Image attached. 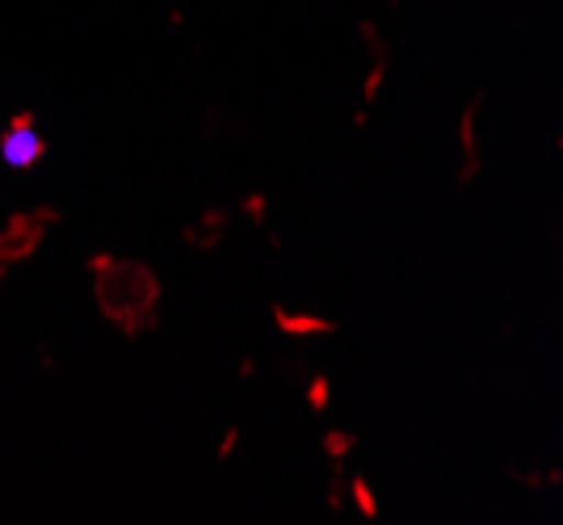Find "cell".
I'll return each instance as SVG.
<instances>
[{
  "label": "cell",
  "instance_id": "obj_7",
  "mask_svg": "<svg viewBox=\"0 0 563 525\" xmlns=\"http://www.w3.org/2000/svg\"><path fill=\"white\" fill-rule=\"evenodd\" d=\"M311 404H324V379H316V387H311Z\"/></svg>",
  "mask_w": 563,
  "mask_h": 525
},
{
  "label": "cell",
  "instance_id": "obj_5",
  "mask_svg": "<svg viewBox=\"0 0 563 525\" xmlns=\"http://www.w3.org/2000/svg\"><path fill=\"white\" fill-rule=\"evenodd\" d=\"M353 496H357V509H362V517H375V513H378L375 492H366V483H362V479H353Z\"/></svg>",
  "mask_w": 563,
  "mask_h": 525
},
{
  "label": "cell",
  "instance_id": "obj_1",
  "mask_svg": "<svg viewBox=\"0 0 563 525\" xmlns=\"http://www.w3.org/2000/svg\"><path fill=\"white\" fill-rule=\"evenodd\" d=\"M89 269L97 273V308L106 320H114L122 333H140L152 324V311L161 303V282L156 273L140 261H114V257H93Z\"/></svg>",
  "mask_w": 563,
  "mask_h": 525
},
{
  "label": "cell",
  "instance_id": "obj_2",
  "mask_svg": "<svg viewBox=\"0 0 563 525\" xmlns=\"http://www.w3.org/2000/svg\"><path fill=\"white\" fill-rule=\"evenodd\" d=\"M47 223H55V211H38V215H13L0 232V278L9 273V265L25 261L38 244H43V232Z\"/></svg>",
  "mask_w": 563,
  "mask_h": 525
},
{
  "label": "cell",
  "instance_id": "obj_3",
  "mask_svg": "<svg viewBox=\"0 0 563 525\" xmlns=\"http://www.w3.org/2000/svg\"><path fill=\"white\" fill-rule=\"evenodd\" d=\"M47 156V144H43V135L34 131V114L22 110L13 126H9V135L0 139V160L13 168V172H25V168H34L38 160Z\"/></svg>",
  "mask_w": 563,
  "mask_h": 525
},
{
  "label": "cell",
  "instance_id": "obj_6",
  "mask_svg": "<svg viewBox=\"0 0 563 525\" xmlns=\"http://www.w3.org/2000/svg\"><path fill=\"white\" fill-rule=\"evenodd\" d=\"M324 446H329L332 458H341V454L350 450V437H345V433H341V437H336V433H329V442H324Z\"/></svg>",
  "mask_w": 563,
  "mask_h": 525
},
{
  "label": "cell",
  "instance_id": "obj_4",
  "mask_svg": "<svg viewBox=\"0 0 563 525\" xmlns=\"http://www.w3.org/2000/svg\"><path fill=\"white\" fill-rule=\"evenodd\" d=\"M274 315H278L282 333H332L329 320H307V315H286V311H274Z\"/></svg>",
  "mask_w": 563,
  "mask_h": 525
}]
</instances>
